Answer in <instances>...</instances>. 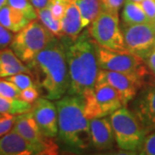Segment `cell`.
Listing matches in <instances>:
<instances>
[{
  "label": "cell",
  "mask_w": 155,
  "mask_h": 155,
  "mask_svg": "<svg viewBox=\"0 0 155 155\" xmlns=\"http://www.w3.org/2000/svg\"><path fill=\"white\" fill-rule=\"evenodd\" d=\"M37 88L43 91L46 98L57 100L69 90V73L66 47L55 37L33 61L28 63Z\"/></svg>",
  "instance_id": "1"
},
{
  "label": "cell",
  "mask_w": 155,
  "mask_h": 155,
  "mask_svg": "<svg viewBox=\"0 0 155 155\" xmlns=\"http://www.w3.org/2000/svg\"><path fill=\"white\" fill-rule=\"evenodd\" d=\"M96 46V41L84 33L66 48L70 95L83 96L94 89L99 71Z\"/></svg>",
  "instance_id": "2"
},
{
  "label": "cell",
  "mask_w": 155,
  "mask_h": 155,
  "mask_svg": "<svg viewBox=\"0 0 155 155\" xmlns=\"http://www.w3.org/2000/svg\"><path fill=\"white\" fill-rule=\"evenodd\" d=\"M58 112V133L67 146L86 149L91 144L90 120L84 115L81 96L68 95L56 103Z\"/></svg>",
  "instance_id": "3"
},
{
  "label": "cell",
  "mask_w": 155,
  "mask_h": 155,
  "mask_svg": "<svg viewBox=\"0 0 155 155\" xmlns=\"http://www.w3.org/2000/svg\"><path fill=\"white\" fill-rule=\"evenodd\" d=\"M54 37V35L41 22L34 20L13 36L11 48L22 62L28 64L49 44Z\"/></svg>",
  "instance_id": "4"
},
{
  "label": "cell",
  "mask_w": 155,
  "mask_h": 155,
  "mask_svg": "<svg viewBox=\"0 0 155 155\" xmlns=\"http://www.w3.org/2000/svg\"><path fill=\"white\" fill-rule=\"evenodd\" d=\"M115 140L124 151H139L147 135L138 119L126 106H122L110 115Z\"/></svg>",
  "instance_id": "5"
},
{
  "label": "cell",
  "mask_w": 155,
  "mask_h": 155,
  "mask_svg": "<svg viewBox=\"0 0 155 155\" xmlns=\"http://www.w3.org/2000/svg\"><path fill=\"white\" fill-rule=\"evenodd\" d=\"M96 48L99 69L135 74L143 78L149 74L144 60L128 51H115L97 44Z\"/></svg>",
  "instance_id": "6"
},
{
  "label": "cell",
  "mask_w": 155,
  "mask_h": 155,
  "mask_svg": "<svg viewBox=\"0 0 155 155\" xmlns=\"http://www.w3.org/2000/svg\"><path fill=\"white\" fill-rule=\"evenodd\" d=\"M84 104V115L89 120L104 117L122 106L118 92L105 83H96L93 90L81 96Z\"/></svg>",
  "instance_id": "7"
},
{
  "label": "cell",
  "mask_w": 155,
  "mask_h": 155,
  "mask_svg": "<svg viewBox=\"0 0 155 155\" xmlns=\"http://www.w3.org/2000/svg\"><path fill=\"white\" fill-rule=\"evenodd\" d=\"M90 34L97 44L103 48L115 51H127L116 14L103 10L91 22Z\"/></svg>",
  "instance_id": "8"
},
{
  "label": "cell",
  "mask_w": 155,
  "mask_h": 155,
  "mask_svg": "<svg viewBox=\"0 0 155 155\" xmlns=\"http://www.w3.org/2000/svg\"><path fill=\"white\" fill-rule=\"evenodd\" d=\"M122 31L127 51L145 61L154 48L155 30L152 23L124 24Z\"/></svg>",
  "instance_id": "9"
},
{
  "label": "cell",
  "mask_w": 155,
  "mask_h": 155,
  "mask_svg": "<svg viewBox=\"0 0 155 155\" xmlns=\"http://www.w3.org/2000/svg\"><path fill=\"white\" fill-rule=\"evenodd\" d=\"M96 83H105L111 85L120 96L122 106L134 99L139 91L144 85V78L135 74L123 73L100 69Z\"/></svg>",
  "instance_id": "10"
},
{
  "label": "cell",
  "mask_w": 155,
  "mask_h": 155,
  "mask_svg": "<svg viewBox=\"0 0 155 155\" xmlns=\"http://www.w3.org/2000/svg\"><path fill=\"white\" fill-rule=\"evenodd\" d=\"M13 130L37 147L41 155L58 154V145L41 134L31 111L17 115Z\"/></svg>",
  "instance_id": "11"
},
{
  "label": "cell",
  "mask_w": 155,
  "mask_h": 155,
  "mask_svg": "<svg viewBox=\"0 0 155 155\" xmlns=\"http://www.w3.org/2000/svg\"><path fill=\"white\" fill-rule=\"evenodd\" d=\"M132 112L140 124L148 134L155 130V84H148L142 86L134 97Z\"/></svg>",
  "instance_id": "12"
},
{
  "label": "cell",
  "mask_w": 155,
  "mask_h": 155,
  "mask_svg": "<svg viewBox=\"0 0 155 155\" xmlns=\"http://www.w3.org/2000/svg\"><path fill=\"white\" fill-rule=\"evenodd\" d=\"M31 112L41 134L54 138L59 131L57 107L49 99L38 98L32 105Z\"/></svg>",
  "instance_id": "13"
},
{
  "label": "cell",
  "mask_w": 155,
  "mask_h": 155,
  "mask_svg": "<svg viewBox=\"0 0 155 155\" xmlns=\"http://www.w3.org/2000/svg\"><path fill=\"white\" fill-rule=\"evenodd\" d=\"M40 155L37 147L12 130L0 137V155Z\"/></svg>",
  "instance_id": "14"
},
{
  "label": "cell",
  "mask_w": 155,
  "mask_h": 155,
  "mask_svg": "<svg viewBox=\"0 0 155 155\" xmlns=\"http://www.w3.org/2000/svg\"><path fill=\"white\" fill-rule=\"evenodd\" d=\"M91 142L98 150H107L114 146L115 136L110 119L104 117L92 118L90 120Z\"/></svg>",
  "instance_id": "15"
},
{
  "label": "cell",
  "mask_w": 155,
  "mask_h": 155,
  "mask_svg": "<svg viewBox=\"0 0 155 155\" xmlns=\"http://www.w3.org/2000/svg\"><path fill=\"white\" fill-rule=\"evenodd\" d=\"M62 33L75 40L84 28L80 12L74 0L68 4L66 13L61 19Z\"/></svg>",
  "instance_id": "16"
},
{
  "label": "cell",
  "mask_w": 155,
  "mask_h": 155,
  "mask_svg": "<svg viewBox=\"0 0 155 155\" xmlns=\"http://www.w3.org/2000/svg\"><path fill=\"white\" fill-rule=\"evenodd\" d=\"M31 22L23 13L8 5L0 10V24L13 33H17Z\"/></svg>",
  "instance_id": "17"
},
{
  "label": "cell",
  "mask_w": 155,
  "mask_h": 155,
  "mask_svg": "<svg viewBox=\"0 0 155 155\" xmlns=\"http://www.w3.org/2000/svg\"><path fill=\"white\" fill-rule=\"evenodd\" d=\"M122 18L125 25H134L151 22L145 14L141 6L133 0H125L122 13Z\"/></svg>",
  "instance_id": "18"
},
{
  "label": "cell",
  "mask_w": 155,
  "mask_h": 155,
  "mask_svg": "<svg viewBox=\"0 0 155 155\" xmlns=\"http://www.w3.org/2000/svg\"><path fill=\"white\" fill-rule=\"evenodd\" d=\"M80 12L84 28L91 24L103 11L101 0H74Z\"/></svg>",
  "instance_id": "19"
},
{
  "label": "cell",
  "mask_w": 155,
  "mask_h": 155,
  "mask_svg": "<svg viewBox=\"0 0 155 155\" xmlns=\"http://www.w3.org/2000/svg\"><path fill=\"white\" fill-rule=\"evenodd\" d=\"M32 104L20 98H9L0 95V113L9 115H21L31 110Z\"/></svg>",
  "instance_id": "20"
},
{
  "label": "cell",
  "mask_w": 155,
  "mask_h": 155,
  "mask_svg": "<svg viewBox=\"0 0 155 155\" xmlns=\"http://www.w3.org/2000/svg\"><path fill=\"white\" fill-rule=\"evenodd\" d=\"M36 11H37L38 18L41 20V22L51 33L54 35H61V34H63L62 27H61V21L57 20L53 17L52 12L50 11L48 6L46 8L36 10Z\"/></svg>",
  "instance_id": "21"
},
{
  "label": "cell",
  "mask_w": 155,
  "mask_h": 155,
  "mask_svg": "<svg viewBox=\"0 0 155 155\" xmlns=\"http://www.w3.org/2000/svg\"><path fill=\"white\" fill-rule=\"evenodd\" d=\"M7 5L21 11L30 21L38 18L37 11L29 0H8Z\"/></svg>",
  "instance_id": "22"
},
{
  "label": "cell",
  "mask_w": 155,
  "mask_h": 155,
  "mask_svg": "<svg viewBox=\"0 0 155 155\" xmlns=\"http://www.w3.org/2000/svg\"><path fill=\"white\" fill-rule=\"evenodd\" d=\"M0 64L6 65V66H11V67H17L27 70L30 72V69L28 66H25L17 55L13 52V50L10 48H3L0 49ZM31 74V72H30Z\"/></svg>",
  "instance_id": "23"
},
{
  "label": "cell",
  "mask_w": 155,
  "mask_h": 155,
  "mask_svg": "<svg viewBox=\"0 0 155 155\" xmlns=\"http://www.w3.org/2000/svg\"><path fill=\"white\" fill-rule=\"evenodd\" d=\"M7 80L13 83L20 91L29 87H37L33 79L29 76L28 73L26 72H20L15 75L6 78Z\"/></svg>",
  "instance_id": "24"
},
{
  "label": "cell",
  "mask_w": 155,
  "mask_h": 155,
  "mask_svg": "<svg viewBox=\"0 0 155 155\" xmlns=\"http://www.w3.org/2000/svg\"><path fill=\"white\" fill-rule=\"evenodd\" d=\"M21 91L11 81L0 79V95L9 98H20Z\"/></svg>",
  "instance_id": "25"
},
{
  "label": "cell",
  "mask_w": 155,
  "mask_h": 155,
  "mask_svg": "<svg viewBox=\"0 0 155 155\" xmlns=\"http://www.w3.org/2000/svg\"><path fill=\"white\" fill-rule=\"evenodd\" d=\"M70 1L71 0H51L48 7L52 12L53 17L57 20L61 21L66 13L67 5Z\"/></svg>",
  "instance_id": "26"
},
{
  "label": "cell",
  "mask_w": 155,
  "mask_h": 155,
  "mask_svg": "<svg viewBox=\"0 0 155 155\" xmlns=\"http://www.w3.org/2000/svg\"><path fill=\"white\" fill-rule=\"evenodd\" d=\"M142 155H155V130L146 135L144 141L139 149Z\"/></svg>",
  "instance_id": "27"
},
{
  "label": "cell",
  "mask_w": 155,
  "mask_h": 155,
  "mask_svg": "<svg viewBox=\"0 0 155 155\" xmlns=\"http://www.w3.org/2000/svg\"><path fill=\"white\" fill-rule=\"evenodd\" d=\"M16 119L17 116L9 114H4L0 117V137L4 136L13 129Z\"/></svg>",
  "instance_id": "28"
},
{
  "label": "cell",
  "mask_w": 155,
  "mask_h": 155,
  "mask_svg": "<svg viewBox=\"0 0 155 155\" xmlns=\"http://www.w3.org/2000/svg\"><path fill=\"white\" fill-rule=\"evenodd\" d=\"M40 92L37 87H29L21 91L20 99L23 100L29 104H34L38 99Z\"/></svg>",
  "instance_id": "29"
},
{
  "label": "cell",
  "mask_w": 155,
  "mask_h": 155,
  "mask_svg": "<svg viewBox=\"0 0 155 155\" xmlns=\"http://www.w3.org/2000/svg\"><path fill=\"white\" fill-rule=\"evenodd\" d=\"M124 2L125 0H101L104 11H109L116 15H118V11Z\"/></svg>",
  "instance_id": "30"
},
{
  "label": "cell",
  "mask_w": 155,
  "mask_h": 155,
  "mask_svg": "<svg viewBox=\"0 0 155 155\" xmlns=\"http://www.w3.org/2000/svg\"><path fill=\"white\" fill-rule=\"evenodd\" d=\"M139 4L150 22H153L155 20V0H142Z\"/></svg>",
  "instance_id": "31"
},
{
  "label": "cell",
  "mask_w": 155,
  "mask_h": 155,
  "mask_svg": "<svg viewBox=\"0 0 155 155\" xmlns=\"http://www.w3.org/2000/svg\"><path fill=\"white\" fill-rule=\"evenodd\" d=\"M13 39V35L11 31L8 30L4 26L0 24V49H3L9 45H11Z\"/></svg>",
  "instance_id": "32"
},
{
  "label": "cell",
  "mask_w": 155,
  "mask_h": 155,
  "mask_svg": "<svg viewBox=\"0 0 155 155\" xmlns=\"http://www.w3.org/2000/svg\"><path fill=\"white\" fill-rule=\"evenodd\" d=\"M145 61L147 62V65L151 70V72L155 75V48L150 53V54L147 56V58Z\"/></svg>",
  "instance_id": "33"
},
{
  "label": "cell",
  "mask_w": 155,
  "mask_h": 155,
  "mask_svg": "<svg viewBox=\"0 0 155 155\" xmlns=\"http://www.w3.org/2000/svg\"><path fill=\"white\" fill-rule=\"evenodd\" d=\"M29 1L35 8V10H40V9L48 7L51 2V0H29Z\"/></svg>",
  "instance_id": "34"
},
{
  "label": "cell",
  "mask_w": 155,
  "mask_h": 155,
  "mask_svg": "<svg viewBox=\"0 0 155 155\" xmlns=\"http://www.w3.org/2000/svg\"><path fill=\"white\" fill-rule=\"evenodd\" d=\"M7 2H8V0H0V10H1L4 6L7 5Z\"/></svg>",
  "instance_id": "35"
},
{
  "label": "cell",
  "mask_w": 155,
  "mask_h": 155,
  "mask_svg": "<svg viewBox=\"0 0 155 155\" xmlns=\"http://www.w3.org/2000/svg\"><path fill=\"white\" fill-rule=\"evenodd\" d=\"M151 23H152V25H153V28H154L155 30V20L153 22H151Z\"/></svg>",
  "instance_id": "36"
},
{
  "label": "cell",
  "mask_w": 155,
  "mask_h": 155,
  "mask_svg": "<svg viewBox=\"0 0 155 155\" xmlns=\"http://www.w3.org/2000/svg\"><path fill=\"white\" fill-rule=\"evenodd\" d=\"M133 1H134V2H137V3H140V1H142V0H133Z\"/></svg>",
  "instance_id": "37"
},
{
  "label": "cell",
  "mask_w": 155,
  "mask_h": 155,
  "mask_svg": "<svg viewBox=\"0 0 155 155\" xmlns=\"http://www.w3.org/2000/svg\"><path fill=\"white\" fill-rule=\"evenodd\" d=\"M152 84H155V78H154V79H153V82H152Z\"/></svg>",
  "instance_id": "38"
},
{
  "label": "cell",
  "mask_w": 155,
  "mask_h": 155,
  "mask_svg": "<svg viewBox=\"0 0 155 155\" xmlns=\"http://www.w3.org/2000/svg\"><path fill=\"white\" fill-rule=\"evenodd\" d=\"M3 115H4V114H1V113H0V117H1V116H3Z\"/></svg>",
  "instance_id": "39"
},
{
  "label": "cell",
  "mask_w": 155,
  "mask_h": 155,
  "mask_svg": "<svg viewBox=\"0 0 155 155\" xmlns=\"http://www.w3.org/2000/svg\"><path fill=\"white\" fill-rule=\"evenodd\" d=\"M154 48H155V45H154Z\"/></svg>",
  "instance_id": "40"
}]
</instances>
